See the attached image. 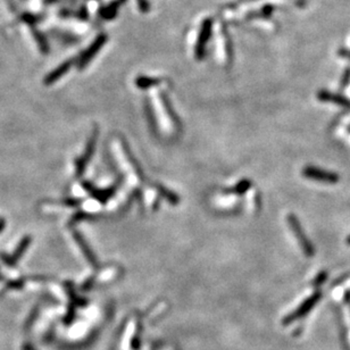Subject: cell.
Here are the masks:
<instances>
[{
    "label": "cell",
    "mask_w": 350,
    "mask_h": 350,
    "mask_svg": "<svg viewBox=\"0 0 350 350\" xmlns=\"http://www.w3.org/2000/svg\"><path fill=\"white\" fill-rule=\"evenodd\" d=\"M288 223L291 227V230H292L293 233L296 234V237L298 239L299 243H300L303 252H305V254L308 257L313 256L314 255V246H313V243L309 241L308 238H307L305 232H303L300 223H299V221H298V218L294 216V215H289Z\"/></svg>",
    "instance_id": "cell-1"
},
{
    "label": "cell",
    "mask_w": 350,
    "mask_h": 350,
    "mask_svg": "<svg viewBox=\"0 0 350 350\" xmlns=\"http://www.w3.org/2000/svg\"><path fill=\"white\" fill-rule=\"evenodd\" d=\"M213 31V21L210 19H206L201 24L199 36H198V40L196 44V57L197 60H202L205 57L206 52V45L209 41V38L212 36Z\"/></svg>",
    "instance_id": "cell-2"
},
{
    "label": "cell",
    "mask_w": 350,
    "mask_h": 350,
    "mask_svg": "<svg viewBox=\"0 0 350 350\" xmlns=\"http://www.w3.org/2000/svg\"><path fill=\"white\" fill-rule=\"evenodd\" d=\"M97 137H98V130L95 129V131L92 132L91 137L89 139V141L87 143V148H86V151H84V154L81 156V157L75 160V174H77L78 178L82 176L84 171H86L88 162L90 160L92 154L95 153Z\"/></svg>",
    "instance_id": "cell-3"
},
{
    "label": "cell",
    "mask_w": 350,
    "mask_h": 350,
    "mask_svg": "<svg viewBox=\"0 0 350 350\" xmlns=\"http://www.w3.org/2000/svg\"><path fill=\"white\" fill-rule=\"evenodd\" d=\"M107 42V36L106 35H99L96 38L95 41L88 47L86 52H83L79 60V69L83 70L84 67H87V65L94 60L97 54L100 52V49L104 47L105 44Z\"/></svg>",
    "instance_id": "cell-4"
},
{
    "label": "cell",
    "mask_w": 350,
    "mask_h": 350,
    "mask_svg": "<svg viewBox=\"0 0 350 350\" xmlns=\"http://www.w3.org/2000/svg\"><path fill=\"white\" fill-rule=\"evenodd\" d=\"M303 175L306 178L320 181V182H326V183H335L339 181V176L335 174V173L327 172L324 170H320V168L314 167V166H307L303 168Z\"/></svg>",
    "instance_id": "cell-5"
},
{
    "label": "cell",
    "mask_w": 350,
    "mask_h": 350,
    "mask_svg": "<svg viewBox=\"0 0 350 350\" xmlns=\"http://www.w3.org/2000/svg\"><path fill=\"white\" fill-rule=\"evenodd\" d=\"M74 64V60H69L56 67V69L53 70L45 78L44 83L45 86H52L55 82H57L58 80H61L64 75L71 70V67Z\"/></svg>",
    "instance_id": "cell-6"
},
{
    "label": "cell",
    "mask_w": 350,
    "mask_h": 350,
    "mask_svg": "<svg viewBox=\"0 0 350 350\" xmlns=\"http://www.w3.org/2000/svg\"><path fill=\"white\" fill-rule=\"evenodd\" d=\"M317 98L322 101H328V103H333L335 105L342 107H350V100L345 98V97L341 96L339 94H333L330 91L322 90L317 94Z\"/></svg>",
    "instance_id": "cell-7"
},
{
    "label": "cell",
    "mask_w": 350,
    "mask_h": 350,
    "mask_svg": "<svg viewBox=\"0 0 350 350\" xmlns=\"http://www.w3.org/2000/svg\"><path fill=\"white\" fill-rule=\"evenodd\" d=\"M83 187L86 188V190L88 192H90L91 196H94L96 199H98L99 201H106L109 197H111L114 191H115V187L107 189V190H99V189H96L94 185L90 184L89 182L83 183Z\"/></svg>",
    "instance_id": "cell-8"
},
{
    "label": "cell",
    "mask_w": 350,
    "mask_h": 350,
    "mask_svg": "<svg viewBox=\"0 0 350 350\" xmlns=\"http://www.w3.org/2000/svg\"><path fill=\"white\" fill-rule=\"evenodd\" d=\"M73 237H74V239H75V241L78 242L79 247L81 248V250H82V252L84 254V256H86V258L88 259V261H90L91 264H96L95 255L92 254V251H91V249H90L89 244L87 243V241L83 239L82 235L80 234L79 232L74 231V232H73Z\"/></svg>",
    "instance_id": "cell-9"
},
{
    "label": "cell",
    "mask_w": 350,
    "mask_h": 350,
    "mask_svg": "<svg viewBox=\"0 0 350 350\" xmlns=\"http://www.w3.org/2000/svg\"><path fill=\"white\" fill-rule=\"evenodd\" d=\"M32 242V238H31V235H25V237L21 240V241L19 242L18 244V247L15 248V250L14 252H13V259H14L16 263L22 258L23 255L25 254V251L28 250V248L30 247V244Z\"/></svg>",
    "instance_id": "cell-10"
},
{
    "label": "cell",
    "mask_w": 350,
    "mask_h": 350,
    "mask_svg": "<svg viewBox=\"0 0 350 350\" xmlns=\"http://www.w3.org/2000/svg\"><path fill=\"white\" fill-rule=\"evenodd\" d=\"M31 31L33 38H35V40L37 42V45L39 46V49L42 54H49V44L47 39H46V37L44 36V33L41 31L38 30L36 27H31Z\"/></svg>",
    "instance_id": "cell-11"
},
{
    "label": "cell",
    "mask_w": 350,
    "mask_h": 350,
    "mask_svg": "<svg viewBox=\"0 0 350 350\" xmlns=\"http://www.w3.org/2000/svg\"><path fill=\"white\" fill-rule=\"evenodd\" d=\"M119 6H120V2H113L109 4V5L101 8L99 14L104 20H113L117 15Z\"/></svg>",
    "instance_id": "cell-12"
},
{
    "label": "cell",
    "mask_w": 350,
    "mask_h": 350,
    "mask_svg": "<svg viewBox=\"0 0 350 350\" xmlns=\"http://www.w3.org/2000/svg\"><path fill=\"white\" fill-rule=\"evenodd\" d=\"M157 83H158V80L147 78V77H140L136 80L137 87L140 88V89H147V88L156 86Z\"/></svg>",
    "instance_id": "cell-13"
},
{
    "label": "cell",
    "mask_w": 350,
    "mask_h": 350,
    "mask_svg": "<svg viewBox=\"0 0 350 350\" xmlns=\"http://www.w3.org/2000/svg\"><path fill=\"white\" fill-rule=\"evenodd\" d=\"M21 18H22L23 22L28 23L30 27H35V24L39 21L38 16H36L35 14H31V13H23V14L21 15Z\"/></svg>",
    "instance_id": "cell-14"
},
{
    "label": "cell",
    "mask_w": 350,
    "mask_h": 350,
    "mask_svg": "<svg viewBox=\"0 0 350 350\" xmlns=\"http://www.w3.org/2000/svg\"><path fill=\"white\" fill-rule=\"evenodd\" d=\"M25 283L24 279H18V280H13V281H8L6 286L8 289H13V290H20L23 289Z\"/></svg>",
    "instance_id": "cell-15"
},
{
    "label": "cell",
    "mask_w": 350,
    "mask_h": 350,
    "mask_svg": "<svg viewBox=\"0 0 350 350\" xmlns=\"http://www.w3.org/2000/svg\"><path fill=\"white\" fill-rule=\"evenodd\" d=\"M0 258H2V260L4 261V263H5V265H7L8 267H12V268L16 267V264L18 263H16V261L13 259L12 255H8V254H6V252H2V254H0Z\"/></svg>",
    "instance_id": "cell-16"
},
{
    "label": "cell",
    "mask_w": 350,
    "mask_h": 350,
    "mask_svg": "<svg viewBox=\"0 0 350 350\" xmlns=\"http://www.w3.org/2000/svg\"><path fill=\"white\" fill-rule=\"evenodd\" d=\"M56 204H60V205H64V206H67V207H75V206H79L80 204H81V200H79V199H64V200H61V201H58L56 202Z\"/></svg>",
    "instance_id": "cell-17"
},
{
    "label": "cell",
    "mask_w": 350,
    "mask_h": 350,
    "mask_svg": "<svg viewBox=\"0 0 350 350\" xmlns=\"http://www.w3.org/2000/svg\"><path fill=\"white\" fill-rule=\"evenodd\" d=\"M349 82H350V69H347V70L344 71L342 78H341V82H340L341 88H342V89H343V88H345V87L348 86Z\"/></svg>",
    "instance_id": "cell-18"
},
{
    "label": "cell",
    "mask_w": 350,
    "mask_h": 350,
    "mask_svg": "<svg viewBox=\"0 0 350 350\" xmlns=\"http://www.w3.org/2000/svg\"><path fill=\"white\" fill-rule=\"evenodd\" d=\"M249 188H250V182H249V181H242L241 183L237 185V188H235L234 190H235V192L241 193V192H244L246 190H248V189H249Z\"/></svg>",
    "instance_id": "cell-19"
},
{
    "label": "cell",
    "mask_w": 350,
    "mask_h": 350,
    "mask_svg": "<svg viewBox=\"0 0 350 350\" xmlns=\"http://www.w3.org/2000/svg\"><path fill=\"white\" fill-rule=\"evenodd\" d=\"M138 5L139 8L142 11V13H148L150 10L149 3L147 2V0H138Z\"/></svg>",
    "instance_id": "cell-20"
},
{
    "label": "cell",
    "mask_w": 350,
    "mask_h": 350,
    "mask_svg": "<svg viewBox=\"0 0 350 350\" xmlns=\"http://www.w3.org/2000/svg\"><path fill=\"white\" fill-rule=\"evenodd\" d=\"M325 279H326V273H325V272H323V273H320L317 277H316L315 281H314V283H315L316 285H318V284L322 283V282H323L324 280H325Z\"/></svg>",
    "instance_id": "cell-21"
},
{
    "label": "cell",
    "mask_w": 350,
    "mask_h": 350,
    "mask_svg": "<svg viewBox=\"0 0 350 350\" xmlns=\"http://www.w3.org/2000/svg\"><path fill=\"white\" fill-rule=\"evenodd\" d=\"M79 18L81 19V20H87L88 19V12H87L86 7L81 8V11H80V14H79Z\"/></svg>",
    "instance_id": "cell-22"
},
{
    "label": "cell",
    "mask_w": 350,
    "mask_h": 350,
    "mask_svg": "<svg viewBox=\"0 0 350 350\" xmlns=\"http://www.w3.org/2000/svg\"><path fill=\"white\" fill-rule=\"evenodd\" d=\"M5 227H6V220L4 217L0 216V233L5 230Z\"/></svg>",
    "instance_id": "cell-23"
},
{
    "label": "cell",
    "mask_w": 350,
    "mask_h": 350,
    "mask_svg": "<svg viewBox=\"0 0 350 350\" xmlns=\"http://www.w3.org/2000/svg\"><path fill=\"white\" fill-rule=\"evenodd\" d=\"M340 54L342 55L343 57H345V58H349V60H350V52H348V50H341Z\"/></svg>",
    "instance_id": "cell-24"
},
{
    "label": "cell",
    "mask_w": 350,
    "mask_h": 350,
    "mask_svg": "<svg viewBox=\"0 0 350 350\" xmlns=\"http://www.w3.org/2000/svg\"><path fill=\"white\" fill-rule=\"evenodd\" d=\"M4 280V275H2V274H0V281H3Z\"/></svg>",
    "instance_id": "cell-25"
},
{
    "label": "cell",
    "mask_w": 350,
    "mask_h": 350,
    "mask_svg": "<svg viewBox=\"0 0 350 350\" xmlns=\"http://www.w3.org/2000/svg\"><path fill=\"white\" fill-rule=\"evenodd\" d=\"M347 243L350 244V237H348V239H347Z\"/></svg>",
    "instance_id": "cell-26"
},
{
    "label": "cell",
    "mask_w": 350,
    "mask_h": 350,
    "mask_svg": "<svg viewBox=\"0 0 350 350\" xmlns=\"http://www.w3.org/2000/svg\"><path fill=\"white\" fill-rule=\"evenodd\" d=\"M121 2H124V0H121Z\"/></svg>",
    "instance_id": "cell-27"
}]
</instances>
